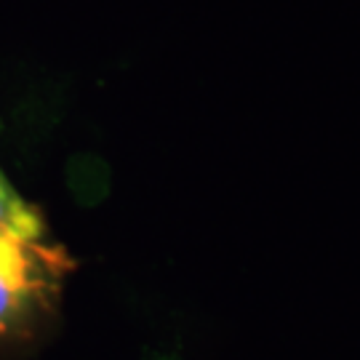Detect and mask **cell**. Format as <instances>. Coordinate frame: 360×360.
I'll list each match as a JSON object with an SVG mask.
<instances>
[{
	"mask_svg": "<svg viewBox=\"0 0 360 360\" xmlns=\"http://www.w3.org/2000/svg\"><path fill=\"white\" fill-rule=\"evenodd\" d=\"M75 267L46 232L0 230V352L35 334Z\"/></svg>",
	"mask_w": 360,
	"mask_h": 360,
	"instance_id": "6da1fadb",
	"label": "cell"
},
{
	"mask_svg": "<svg viewBox=\"0 0 360 360\" xmlns=\"http://www.w3.org/2000/svg\"><path fill=\"white\" fill-rule=\"evenodd\" d=\"M0 230L46 232L43 217L13 190L0 171Z\"/></svg>",
	"mask_w": 360,
	"mask_h": 360,
	"instance_id": "7a4b0ae2",
	"label": "cell"
}]
</instances>
